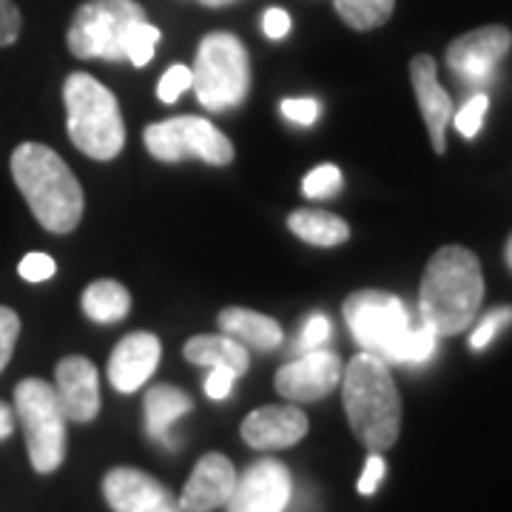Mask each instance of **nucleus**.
I'll list each match as a JSON object with an SVG mask.
<instances>
[{"mask_svg":"<svg viewBox=\"0 0 512 512\" xmlns=\"http://www.w3.org/2000/svg\"><path fill=\"white\" fill-rule=\"evenodd\" d=\"M345 322L359 348L384 365H424L433 359L439 336L419 319H410L399 296L359 291L345 299Z\"/></svg>","mask_w":512,"mask_h":512,"instance_id":"obj_1","label":"nucleus"},{"mask_svg":"<svg viewBox=\"0 0 512 512\" xmlns=\"http://www.w3.org/2000/svg\"><path fill=\"white\" fill-rule=\"evenodd\" d=\"M484 302L481 262L461 245H444L430 256L419 291V319L436 336H456L476 322Z\"/></svg>","mask_w":512,"mask_h":512,"instance_id":"obj_2","label":"nucleus"},{"mask_svg":"<svg viewBox=\"0 0 512 512\" xmlns=\"http://www.w3.org/2000/svg\"><path fill=\"white\" fill-rule=\"evenodd\" d=\"M12 177L35 220L52 234H72L83 220V188L55 148L20 143L12 154Z\"/></svg>","mask_w":512,"mask_h":512,"instance_id":"obj_3","label":"nucleus"},{"mask_svg":"<svg viewBox=\"0 0 512 512\" xmlns=\"http://www.w3.org/2000/svg\"><path fill=\"white\" fill-rule=\"evenodd\" d=\"M342 402L353 436L367 450H390L402 433V399L399 387L382 359L359 353L342 370Z\"/></svg>","mask_w":512,"mask_h":512,"instance_id":"obj_4","label":"nucleus"},{"mask_svg":"<svg viewBox=\"0 0 512 512\" xmlns=\"http://www.w3.org/2000/svg\"><path fill=\"white\" fill-rule=\"evenodd\" d=\"M66 128L77 151L92 160H114L126 146V126L117 97L92 74L74 72L63 86Z\"/></svg>","mask_w":512,"mask_h":512,"instance_id":"obj_5","label":"nucleus"},{"mask_svg":"<svg viewBox=\"0 0 512 512\" xmlns=\"http://www.w3.org/2000/svg\"><path fill=\"white\" fill-rule=\"evenodd\" d=\"M191 89L208 111L237 109L251 92V60L242 40L231 32L202 37L191 69Z\"/></svg>","mask_w":512,"mask_h":512,"instance_id":"obj_6","label":"nucleus"},{"mask_svg":"<svg viewBox=\"0 0 512 512\" xmlns=\"http://www.w3.org/2000/svg\"><path fill=\"white\" fill-rule=\"evenodd\" d=\"M15 413L23 424L29 461L40 476L55 473L66 458V413L55 387L43 379H23L15 387Z\"/></svg>","mask_w":512,"mask_h":512,"instance_id":"obj_7","label":"nucleus"},{"mask_svg":"<svg viewBox=\"0 0 512 512\" xmlns=\"http://www.w3.org/2000/svg\"><path fill=\"white\" fill-rule=\"evenodd\" d=\"M146 18L137 0H89L74 12L69 52L80 60H123L128 29Z\"/></svg>","mask_w":512,"mask_h":512,"instance_id":"obj_8","label":"nucleus"},{"mask_svg":"<svg viewBox=\"0 0 512 512\" xmlns=\"http://www.w3.org/2000/svg\"><path fill=\"white\" fill-rule=\"evenodd\" d=\"M143 140L151 157L163 163H180L185 157H200L211 165L234 163V143L205 117L185 114L163 123H151Z\"/></svg>","mask_w":512,"mask_h":512,"instance_id":"obj_9","label":"nucleus"},{"mask_svg":"<svg viewBox=\"0 0 512 512\" xmlns=\"http://www.w3.org/2000/svg\"><path fill=\"white\" fill-rule=\"evenodd\" d=\"M512 32L507 26H481L456 37L447 46V66L461 83L481 86L495 74V66L510 55Z\"/></svg>","mask_w":512,"mask_h":512,"instance_id":"obj_10","label":"nucleus"},{"mask_svg":"<svg viewBox=\"0 0 512 512\" xmlns=\"http://www.w3.org/2000/svg\"><path fill=\"white\" fill-rule=\"evenodd\" d=\"M293 493L291 470L276 458H259L242 476L228 498V512H285Z\"/></svg>","mask_w":512,"mask_h":512,"instance_id":"obj_11","label":"nucleus"},{"mask_svg":"<svg viewBox=\"0 0 512 512\" xmlns=\"http://www.w3.org/2000/svg\"><path fill=\"white\" fill-rule=\"evenodd\" d=\"M342 370L345 365L333 350H308L299 359L279 367L274 387L279 396L291 402H319L342 382Z\"/></svg>","mask_w":512,"mask_h":512,"instance_id":"obj_12","label":"nucleus"},{"mask_svg":"<svg viewBox=\"0 0 512 512\" xmlns=\"http://www.w3.org/2000/svg\"><path fill=\"white\" fill-rule=\"evenodd\" d=\"M103 495L114 512H183L180 498L154 476L134 467H114L103 478Z\"/></svg>","mask_w":512,"mask_h":512,"instance_id":"obj_13","label":"nucleus"},{"mask_svg":"<svg viewBox=\"0 0 512 512\" xmlns=\"http://www.w3.org/2000/svg\"><path fill=\"white\" fill-rule=\"evenodd\" d=\"M55 393L66 419L89 424L100 413V376L86 356H66L57 362Z\"/></svg>","mask_w":512,"mask_h":512,"instance_id":"obj_14","label":"nucleus"},{"mask_svg":"<svg viewBox=\"0 0 512 512\" xmlns=\"http://www.w3.org/2000/svg\"><path fill=\"white\" fill-rule=\"evenodd\" d=\"M410 83L419 100V111L427 123V134L436 154L447 151V126L453 120V100L439 83V66L430 55H416L410 60Z\"/></svg>","mask_w":512,"mask_h":512,"instance_id":"obj_15","label":"nucleus"},{"mask_svg":"<svg viewBox=\"0 0 512 512\" xmlns=\"http://www.w3.org/2000/svg\"><path fill=\"white\" fill-rule=\"evenodd\" d=\"M239 433L254 450H285L308 436V416L296 404H268L242 421Z\"/></svg>","mask_w":512,"mask_h":512,"instance_id":"obj_16","label":"nucleus"},{"mask_svg":"<svg viewBox=\"0 0 512 512\" xmlns=\"http://www.w3.org/2000/svg\"><path fill=\"white\" fill-rule=\"evenodd\" d=\"M237 487V470L222 453H208L197 461L180 495L183 512H211L225 507Z\"/></svg>","mask_w":512,"mask_h":512,"instance_id":"obj_17","label":"nucleus"},{"mask_svg":"<svg viewBox=\"0 0 512 512\" xmlns=\"http://www.w3.org/2000/svg\"><path fill=\"white\" fill-rule=\"evenodd\" d=\"M160 353H163L160 339L148 330H137V333H128L126 339H120V345L114 348L109 359V379L114 390L120 393L140 390L160 365Z\"/></svg>","mask_w":512,"mask_h":512,"instance_id":"obj_18","label":"nucleus"},{"mask_svg":"<svg viewBox=\"0 0 512 512\" xmlns=\"http://www.w3.org/2000/svg\"><path fill=\"white\" fill-rule=\"evenodd\" d=\"M217 325L225 336L237 339L245 348L276 350L282 345V325L265 313L248 311V308H225L217 316Z\"/></svg>","mask_w":512,"mask_h":512,"instance_id":"obj_19","label":"nucleus"},{"mask_svg":"<svg viewBox=\"0 0 512 512\" xmlns=\"http://www.w3.org/2000/svg\"><path fill=\"white\" fill-rule=\"evenodd\" d=\"M185 359L191 365L200 367H225L231 370L234 376H242L248 365H251V356H248V348L239 345L237 339L225 336V333H217V336H194L185 342Z\"/></svg>","mask_w":512,"mask_h":512,"instance_id":"obj_20","label":"nucleus"},{"mask_svg":"<svg viewBox=\"0 0 512 512\" xmlns=\"http://www.w3.org/2000/svg\"><path fill=\"white\" fill-rule=\"evenodd\" d=\"M194 402L188 399V393H183L180 387L174 384H157L146 393V427L148 433L157 441L165 444H174L171 439V427L174 421L191 413Z\"/></svg>","mask_w":512,"mask_h":512,"instance_id":"obj_21","label":"nucleus"},{"mask_svg":"<svg viewBox=\"0 0 512 512\" xmlns=\"http://www.w3.org/2000/svg\"><path fill=\"white\" fill-rule=\"evenodd\" d=\"M288 228L296 237L316 248H336L350 239V225L342 217L330 214V211H313V208H302L293 211L288 217Z\"/></svg>","mask_w":512,"mask_h":512,"instance_id":"obj_22","label":"nucleus"},{"mask_svg":"<svg viewBox=\"0 0 512 512\" xmlns=\"http://www.w3.org/2000/svg\"><path fill=\"white\" fill-rule=\"evenodd\" d=\"M83 313L97 325H114L123 322L131 311V296L114 279H97L83 291Z\"/></svg>","mask_w":512,"mask_h":512,"instance_id":"obj_23","label":"nucleus"},{"mask_svg":"<svg viewBox=\"0 0 512 512\" xmlns=\"http://www.w3.org/2000/svg\"><path fill=\"white\" fill-rule=\"evenodd\" d=\"M333 9L350 29L370 32L393 18L396 0H333Z\"/></svg>","mask_w":512,"mask_h":512,"instance_id":"obj_24","label":"nucleus"},{"mask_svg":"<svg viewBox=\"0 0 512 512\" xmlns=\"http://www.w3.org/2000/svg\"><path fill=\"white\" fill-rule=\"evenodd\" d=\"M157 43H160V29H157V26H151L148 20H140V23H134V26L128 29L126 46H123V57L131 60V66L143 69V66L151 63Z\"/></svg>","mask_w":512,"mask_h":512,"instance_id":"obj_25","label":"nucleus"},{"mask_svg":"<svg viewBox=\"0 0 512 512\" xmlns=\"http://www.w3.org/2000/svg\"><path fill=\"white\" fill-rule=\"evenodd\" d=\"M342 188V171L336 165H316L311 174L302 180V191L311 200H328L336 197V191Z\"/></svg>","mask_w":512,"mask_h":512,"instance_id":"obj_26","label":"nucleus"},{"mask_svg":"<svg viewBox=\"0 0 512 512\" xmlns=\"http://www.w3.org/2000/svg\"><path fill=\"white\" fill-rule=\"evenodd\" d=\"M490 109V97L487 94H473L461 109L456 111V117H453V126L458 128V134L461 137H467V140H473L481 126H484V114Z\"/></svg>","mask_w":512,"mask_h":512,"instance_id":"obj_27","label":"nucleus"},{"mask_svg":"<svg viewBox=\"0 0 512 512\" xmlns=\"http://www.w3.org/2000/svg\"><path fill=\"white\" fill-rule=\"evenodd\" d=\"M512 325V308H498V311H490L481 322H478V328L473 330V336H470V348L473 350H484L490 342H493L495 336L501 333V330Z\"/></svg>","mask_w":512,"mask_h":512,"instance_id":"obj_28","label":"nucleus"},{"mask_svg":"<svg viewBox=\"0 0 512 512\" xmlns=\"http://www.w3.org/2000/svg\"><path fill=\"white\" fill-rule=\"evenodd\" d=\"M20 336V316L12 308L0 305V373L3 367L9 365L12 353H15V345H18Z\"/></svg>","mask_w":512,"mask_h":512,"instance_id":"obj_29","label":"nucleus"},{"mask_svg":"<svg viewBox=\"0 0 512 512\" xmlns=\"http://www.w3.org/2000/svg\"><path fill=\"white\" fill-rule=\"evenodd\" d=\"M191 89V69L188 66H171L163 74L160 86H157V97L163 100L165 106L177 103V97Z\"/></svg>","mask_w":512,"mask_h":512,"instance_id":"obj_30","label":"nucleus"},{"mask_svg":"<svg viewBox=\"0 0 512 512\" xmlns=\"http://www.w3.org/2000/svg\"><path fill=\"white\" fill-rule=\"evenodd\" d=\"M330 339V319L325 313H313L311 319L305 322L302 336H299V350H319L325 348V342Z\"/></svg>","mask_w":512,"mask_h":512,"instance_id":"obj_31","label":"nucleus"},{"mask_svg":"<svg viewBox=\"0 0 512 512\" xmlns=\"http://www.w3.org/2000/svg\"><path fill=\"white\" fill-rule=\"evenodd\" d=\"M57 271L55 259L49 254H26L20 259L18 265V274L26 279V282H46V279H52Z\"/></svg>","mask_w":512,"mask_h":512,"instance_id":"obj_32","label":"nucleus"},{"mask_svg":"<svg viewBox=\"0 0 512 512\" xmlns=\"http://www.w3.org/2000/svg\"><path fill=\"white\" fill-rule=\"evenodd\" d=\"M282 114H285L291 123L313 126V123L319 120V103L311 100V97H288V100H282Z\"/></svg>","mask_w":512,"mask_h":512,"instance_id":"obj_33","label":"nucleus"},{"mask_svg":"<svg viewBox=\"0 0 512 512\" xmlns=\"http://www.w3.org/2000/svg\"><path fill=\"white\" fill-rule=\"evenodd\" d=\"M23 29V18H20V9L12 0H0V49L12 46L20 37Z\"/></svg>","mask_w":512,"mask_h":512,"instance_id":"obj_34","label":"nucleus"},{"mask_svg":"<svg viewBox=\"0 0 512 512\" xmlns=\"http://www.w3.org/2000/svg\"><path fill=\"white\" fill-rule=\"evenodd\" d=\"M234 382H237V376H234L231 370H225V367H214V370L208 373V379H205V393H208V399H214V402L228 399V393H231Z\"/></svg>","mask_w":512,"mask_h":512,"instance_id":"obj_35","label":"nucleus"},{"mask_svg":"<svg viewBox=\"0 0 512 512\" xmlns=\"http://www.w3.org/2000/svg\"><path fill=\"white\" fill-rule=\"evenodd\" d=\"M384 478V458L379 453H370L365 461V473L359 478V493L362 495H373L379 490Z\"/></svg>","mask_w":512,"mask_h":512,"instance_id":"obj_36","label":"nucleus"},{"mask_svg":"<svg viewBox=\"0 0 512 512\" xmlns=\"http://www.w3.org/2000/svg\"><path fill=\"white\" fill-rule=\"evenodd\" d=\"M262 29H265V35L271 37V40H282V37L291 32V15L285 12V9H268L265 12V18H262Z\"/></svg>","mask_w":512,"mask_h":512,"instance_id":"obj_37","label":"nucleus"},{"mask_svg":"<svg viewBox=\"0 0 512 512\" xmlns=\"http://www.w3.org/2000/svg\"><path fill=\"white\" fill-rule=\"evenodd\" d=\"M12 433H15V413H12L9 404L0 402V441L9 439Z\"/></svg>","mask_w":512,"mask_h":512,"instance_id":"obj_38","label":"nucleus"},{"mask_svg":"<svg viewBox=\"0 0 512 512\" xmlns=\"http://www.w3.org/2000/svg\"><path fill=\"white\" fill-rule=\"evenodd\" d=\"M202 6H211V9H220V6H231V3H239V0H200Z\"/></svg>","mask_w":512,"mask_h":512,"instance_id":"obj_39","label":"nucleus"},{"mask_svg":"<svg viewBox=\"0 0 512 512\" xmlns=\"http://www.w3.org/2000/svg\"><path fill=\"white\" fill-rule=\"evenodd\" d=\"M507 265L512 268V237H510V242H507Z\"/></svg>","mask_w":512,"mask_h":512,"instance_id":"obj_40","label":"nucleus"}]
</instances>
